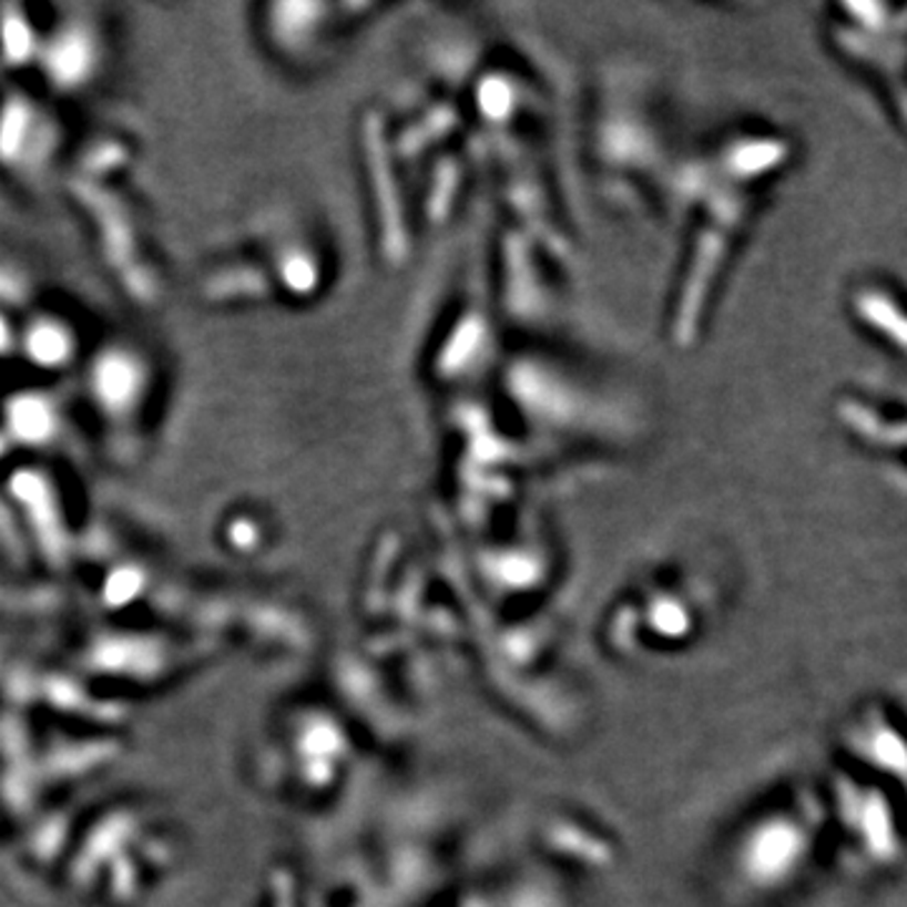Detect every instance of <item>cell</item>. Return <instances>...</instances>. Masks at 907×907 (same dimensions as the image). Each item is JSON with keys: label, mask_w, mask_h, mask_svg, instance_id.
Instances as JSON below:
<instances>
[{"label": "cell", "mask_w": 907, "mask_h": 907, "mask_svg": "<svg viewBox=\"0 0 907 907\" xmlns=\"http://www.w3.org/2000/svg\"><path fill=\"white\" fill-rule=\"evenodd\" d=\"M905 13L893 6H837L829 18V41L873 77L903 94Z\"/></svg>", "instance_id": "6da1fadb"}, {"label": "cell", "mask_w": 907, "mask_h": 907, "mask_svg": "<svg viewBox=\"0 0 907 907\" xmlns=\"http://www.w3.org/2000/svg\"><path fill=\"white\" fill-rule=\"evenodd\" d=\"M18 424L26 434H39L43 429V411L39 406L26 404L21 406V414H18Z\"/></svg>", "instance_id": "277c9868"}, {"label": "cell", "mask_w": 907, "mask_h": 907, "mask_svg": "<svg viewBox=\"0 0 907 907\" xmlns=\"http://www.w3.org/2000/svg\"><path fill=\"white\" fill-rule=\"evenodd\" d=\"M129 384H132V376H129L126 366H122V364H111V366H106V371H104V388H106V394H114V396L124 394L126 388H129Z\"/></svg>", "instance_id": "3957f363"}, {"label": "cell", "mask_w": 907, "mask_h": 907, "mask_svg": "<svg viewBox=\"0 0 907 907\" xmlns=\"http://www.w3.org/2000/svg\"><path fill=\"white\" fill-rule=\"evenodd\" d=\"M849 313L857 326L867 328L873 336L895 346L897 354L905 348V316L900 295L893 293L880 281H865L849 293Z\"/></svg>", "instance_id": "7a4b0ae2"}]
</instances>
